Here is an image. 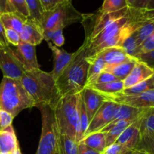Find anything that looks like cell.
Wrapping results in <instances>:
<instances>
[{"label": "cell", "mask_w": 154, "mask_h": 154, "mask_svg": "<svg viewBox=\"0 0 154 154\" xmlns=\"http://www.w3.org/2000/svg\"><path fill=\"white\" fill-rule=\"evenodd\" d=\"M0 11L2 13L11 12L7 0H0Z\"/></svg>", "instance_id": "cell-47"}, {"label": "cell", "mask_w": 154, "mask_h": 154, "mask_svg": "<svg viewBox=\"0 0 154 154\" xmlns=\"http://www.w3.org/2000/svg\"><path fill=\"white\" fill-rule=\"evenodd\" d=\"M47 42L54 55V69L51 73L54 79L57 80L72 60L75 53H69L62 48L56 47L55 45H53L52 42Z\"/></svg>", "instance_id": "cell-15"}, {"label": "cell", "mask_w": 154, "mask_h": 154, "mask_svg": "<svg viewBox=\"0 0 154 154\" xmlns=\"http://www.w3.org/2000/svg\"><path fill=\"white\" fill-rule=\"evenodd\" d=\"M81 94L87 111L89 122H90L95 114L106 100L102 93L89 87H84Z\"/></svg>", "instance_id": "cell-13"}, {"label": "cell", "mask_w": 154, "mask_h": 154, "mask_svg": "<svg viewBox=\"0 0 154 154\" xmlns=\"http://www.w3.org/2000/svg\"><path fill=\"white\" fill-rule=\"evenodd\" d=\"M117 80L118 79H117L116 77H114L112 74L103 71V72H101V73L96 77V78L94 80V81H93L92 84H106V83L113 82V81H117Z\"/></svg>", "instance_id": "cell-37"}, {"label": "cell", "mask_w": 154, "mask_h": 154, "mask_svg": "<svg viewBox=\"0 0 154 154\" xmlns=\"http://www.w3.org/2000/svg\"><path fill=\"white\" fill-rule=\"evenodd\" d=\"M154 75V69L143 62L138 60L132 72L123 81L124 89L129 88L146 81Z\"/></svg>", "instance_id": "cell-16"}, {"label": "cell", "mask_w": 154, "mask_h": 154, "mask_svg": "<svg viewBox=\"0 0 154 154\" xmlns=\"http://www.w3.org/2000/svg\"><path fill=\"white\" fill-rule=\"evenodd\" d=\"M37 108L42 114V135L35 154H55L59 147V133L54 108L46 105Z\"/></svg>", "instance_id": "cell-6"}, {"label": "cell", "mask_w": 154, "mask_h": 154, "mask_svg": "<svg viewBox=\"0 0 154 154\" xmlns=\"http://www.w3.org/2000/svg\"><path fill=\"white\" fill-rule=\"evenodd\" d=\"M146 110L147 109H142V108H135V107L129 106V105L119 104V108L113 121L121 120H133L134 121V120H137L138 117H141L145 112Z\"/></svg>", "instance_id": "cell-24"}, {"label": "cell", "mask_w": 154, "mask_h": 154, "mask_svg": "<svg viewBox=\"0 0 154 154\" xmlns=\"http://www.w3.org/2000/svg\"><path fill=\"white\" fill-rule=\"evenodd\" d=\"M144 114L131 123L117 138L116 143L121 145L126 151L131 152L136 149L140 138V128Z\"/></svg>", "instance_id": "cell-12"}, {"label": "cell", "mask_w": 154, "mask_h": 154, "mask_svg": "<svg viewBox=\"0 0 154 154\" xmlns=\"http://www.w3.org/2000/svg\"><path fill=\"white\" fill-rule=\"evenodd\" d=\"M96 54H99L103 59L106 66L120 64L136 59L128 55L122 47H110Z\"/></svg>", "instance_id": "cell-17"}, {"label": "cell", "mask_w": 154, "mask_h": 154, "mask_svg": "<svg viewBox=\"0 0 154 154\" xmlns=\"http://www.w3.org/2000/svg\"><path fill=\"white\" fill-rule=\"evenodd\" d=\"M59 148L61 154H78V143L67 135L59 134Z\"/></svg>", "instance_id": "cell-27"}, {"label": "cell", "mask_w": 154, "mask_h": 154, "mask_svg": "<svg viewBox=\"0 0 154 154\" xmlns=\"http://www.w3.org/2000/svg\"><path fill=\"white\" fill-rule=\"evenodd\" d=\"M35 107L20 80L3 77L0 84V108L14 117L23 110Z\"/></svg>", "instance_id": "cell-3"}, {"label": "cell", "mask_w": 154, "mask_h": 154, "mask_svg": "<svg viewBox=\"0 0 154 154\" xmlns=\"http://www.w3.org/2000/svg\"><path fill=\"white\" fill-rule=\"evenodd\" d=\"M103 95L105 100L111 101L120 105H126L142 109L154 108V89L144 93L130 96L123 95Z\"/></svg>", "instance_id": "cell-9"}, {"label": "cell", "mask_w": 154, "mask_h": 154, "mask_svg": "<svg viewBox=\"0 0 154 154\" xmlns=\"http://www.w3.org/2000/svg\"><path fill=\"white\" fill-rule=\"evenodd\" d=\"M14 117L5 111L1 110L0 111V130L11 126Z\"/></svg>", "instance_id": "cell-38"}, {"label": "cell", "mask_w": 154, "mask_h": 154, "mask_svg": "<svg viewBox=\"0 0 154 154\" xmlns=\"http://www.w3.org/2000/svg\"><path fill=\"white\" fill-rule=\"evenodd\" d=\"M67 1H72V0H40V2L44 11H47L54 8L61 3Z\"/></svg>", "instance_id": "cell-41"}, {"label": "cell", "mask_w": 154, "mask_h": 154, "mask_svg": "<svg viewBox=\"0 0 154 154\" xmlns=\"http://www.w3.org/2000/svg\"><path fill=\"white\" fill-rule=\"evenodd\" d=\"M2 154H22V153H21L20 149L18 148L17 150H16L15 151H14L13 153H2Z\"/></svg>", "instance_id": "cell-51"}, {"label": "cell", "mask_w": 154, "mask_h": 154, "mask_svg": "<svg viewBox=\"0 0 154 154\" xmlns=\"http://www.w3.org/2000/svg\"><path fill=\"white\" fill-rule=\"evenodd\" d=\"M154 78L153 75L150 77V78L147 79L146 81H142L138 84L132 86V87L126 88L120 92V93L114 95H123V96H130V95H136L139 93H144V92L147 91V90H153L154 89V84H153Z\"/></svg>", "instance_id": "cell-26"}, {"label": "cell", "mask_w": 154, "mask_h": 154, "mask_svg": "<svg viewBox=\"0 0 154 154\" xmlns=\"http://www.w3.org/2000/svg\"><path fill=\"white\" fill-rule=\"evenodd\" d=\"M150 0H136L132 8L137 9H146Z\"/></svg>", "instance_id": "cell-46"}, {"label": "cell", "mask_w": 154, "mask_h": 154, "mask_svg": "<svg viewBox=\"0 0 154 154\" xmlns=\"http://www.w3.org/2000/svg\"><path fill=\"white\" fill-rule=\"evenodd\" d=\"M135 121V120H134ZM133 120H117V121H113L111 123L105 126L104 129L101 130V132H104L105 134V138H106V147L111 144L116 142L117 138H119L122 132L129 126L132 123H133Z\"/></svg>", "instance_id": "cell-19"}, {"label": "cell", "mask_w": 154, "mask_h": 154, "mask_svg": "<svg viewBox=\"0 0 154 154\" xmlns=\"http://www.w3.org/2000/svg\"><path fill=\"white\" fill-rule=\"evenodd\" d=\"M55 154H61V153H60V148L58 147V149H57V152H56Z\"/></svg>", "instance_id": "cell-52"}, {"label": "cell", "mask_w": 154, "mask_h": 154, "mask_svg": "<svg viewBox=\"0 0 154 154\" xmlns=\"http://www.w3.org/2000/svg\"><path fill=\"white\" fill-rule=\"evenodd\" d=\"M13 52L25 72L40 69L36 56L35 46L20 42L16 48L13 49Z\"/></svg>", "instance_id": "cell-11"}, {"label": "cell", "mask_w": 154, "mask_h": 154, "mask_svg": "<svg viewBox=\"0 0 154 154\" xmlns=\"http://www.w3.org/2000/svg\"><path fill=\"white\" fill-rule=\"evenodd\" d=\"M0 69L3 77L16 80H20L26 72L10 46L0 48Z\"/></svg>", "instance_id": "cell-10"}, {"label": "cell", "mask_w": 154, "mask_h": 154, "mask_svg": "<svg viewBox=\"0 0 154 154\" xmlns=\"http://www.w3.org/2000/svg\"><path fill=\"white\" fill-rule=\"evenodd\" d=\"M136 59L143 62V63H146L150 67L154 69V51L147 53V54H141V55L138 56Z\"/></svg>", "instance_id": "cell-42"}, {"label": "cell", "mask_w": 154, "mask_h": 154, "mask_svg": "<svg viewBox=\"0 0 154 154\" xmlns=\"http://www.w3.org/2000/svg\"><path fill=\"white\" fill-rule=\"evenodd\" d=\"M153 78H154V75H153ZM153 84H154V81H153Z\"/></svg>", "instance_id": "cell-54"}, {"label": "cell", "mask_w": 154, "mask_h": 154, "mask_svg": "<svg viewBox=\"0 0 154 154\" xmlns=\"http://www.w3.org/2000/svg\"><path fill=\"white\" fill-rule=\"evenodd\" d=\"M150 134L154 135V108L146 110L141 119L140 135Z\"/></svg>", "instance_id": "cell-28"}, {"label": "cell", "mask_w": 154, "mask_h": 154, "mask_svg": "<svg viewBox=\"0 0 154 154\" xmlns=\"http://www.w3.org/2000/svg\"><path fill=\"white\" fill-rule=\"evenodd\" d=\"M121 47L127 53L128 55L134 57V58H136L137 55H138V50L139 48V45L137 42V39L134 33L131 35L130 36H129L123 42Z\"/></svg>", "instance_id": "cell-33"}, {"label": "cell", "mask_w": 154, "mask_h": 154, "mask_svg": "<svg viewBox=\"0 0 154 154\" xmlns=\"http://www.w3.org/2000/svg\"><path fill=\"white\" fill-rule=\"evenodd\" d=\"M80 94L81 93L62 96L54 108L58 133L75 141L78 129Z\"/></svg>", "instance_id": "cell-4"}, {"label": "cell", "mask_w": 154, "mask_h": 154, "mask_svg": "<svg viewBox=\"0 0 154 154\" xmlns=\"http://www.w3.org/2000/svg\"><path fill=\"white\" fill-rule=\"evenodd\" d=\"M136 0H126V3H127V5L128 7H130L132 8L133 6L134 3L135 2Z\"/></svg>", "instance_id": "cell-50"}, {"label": "cell", "mask_w": 154, "mask_h": 154, "mask_svg": "<svg viewBox=\"0 0 154 154\" xmlns=\"http://www.w3.org/2000/svg\"><path fill=\"white\" fill-rule=\"evenodd\" d=\"M129 7H126L117 11L103 13L98 11L96 14H83L81 20L85 30V41L89 42L100 33L107 26L125 16L129 12Z\"/></svg>", "instance_id": "cell-7"}, {"label": "cell", "mask_w": 154, "mask_h": 154, "mask_svg": "<svg viewBox=\"0 0 154 154\" xmlns=\"http://www.w3.org/2000/svg\"><path fill=\"white\" fill-rule=\"evenodd\" d=\"M154 32V24L148 21H144L135 32V38L138 45H140L150 35Z\"/></svg>", "instance_id": "cell-29"}, {"label": "cell", "mask_w": 154, "mask_h": 154, "mask_svg": "<svg viewBox=\"0 0 154 154\" xmlns=\"http://www.w3.org/2000/svg\"><path fill=\"white\" fill-rule=\"evenodd\" d=\"M1 14H2V12H1V11H0V15H1Z\"/></svg>", "instance_id": "cell-53"}, {"label": "cell", "mask_w": 154, "mask_h": 154, "mask_svg": "<svg viewBox=\"0 0 154 154\" xmlns=\"http://www.w3.org/2000/svg\"><path fill=\"white\" fill-rule=\"evenodd\" d=\"M5 36L9 45L11 44V45L17 47L20 43L21 41L20 33L14 31V30L11 29H5Z\"/></svg>", "instance_id": "cell-39"}, {"label": "cell", "mask_w": 154, "mask_h": 154, "mask_svg": "<svg viewBox=\"0 0 154 154\" xmlns=\"http://www.w3.org/2000/svg\"><path fill=\"white\" fill-rule=\"evenodd\" d=\"M143 17L145 21H148L154 24V10L143 9Z\"/></svg>", "instance_id": "cell-45"}, {"label": "cell", "mask_w": 154, "mask_h": 154, "mask_svg": "<svg viewBox=\"0 0 154 154\" xmlns=\"http://www.w3.org/2000/svg\"><path fill=\"white\" fill-rule=\"evenodd\" d=\"M130 152H128L117 143H114V144H111V145L108 146L103 153L105 154H129Z\"/></svg>", "instance_id": "cell-40"}, {"label": "cell", "mask_w": 154, "mask_h": 154, "mask_svg": "<svg viewBox=\"0 0 154 154\" xmlns=\"http://www.w3.org/2000/svg\"><path fill=\"white\" fill-rule=\"evenodd\" d=\"M44 40L47 42H52L53 45L56 47H62L65 43L64 35L63 29H57L53 32H43Z\"/></svg>", "instance_id": "cell-34"}, {"label": "cell", "mask_w": 154, "mask_h": 154, "mask_svg": "<svg viewBox=\"0 0 154 154\" xmlns=\"http://www.w3.org/2000/svg\"><path fill=\"white\" fill-rule=\"evenodd\" d=\"M87 61L89 63L88 74H87V81L86 86L92 84L96 79V77L104 71L105 64L103 59L99 54H94L87 57Z\"/></svg>", "instance_id": "cell-21"}, {"label": "cell", "mask_w": 154, "mask_h": 154, "mask_svg": "<svg viewBox=\"0 0 154 154\" xmlns=\"http://www.w3.org/2000/svg\"><path fill=\"white\" fill-rule=\"evenodd\" d=\"M85 87H89L104 95H114L120 93L124 90L123 81H113L106 84H92L87 85Z\"/></svg>", "instance_id": "cell-25"}, {"label": "cell", "mask_w": 154, "mask_h": 154, "mask_svg": "<svg viewBox=\"0 0 154 154\" xmlns=\"http://www.w3.org/2000/svg\"><path fill=\"white\" fill-rule=\"evenodd\" d=\"M0 48H2V47H1V46H0Z\"/></svg>", "instance_id": "cell-57"}, {"label": "cell", "mask_w": 154, "mask_h": 154, "mask_svg": "<svg viewBox=\"0 0 154 154\" xmlns=\"http://www.w3.org/2000/svg\"><path fill=\"white\" fill-rule=\"evenodd\" d=\"M0 20L5 29H11L20 33L27 17L17 12H6L1 14Z\"/></svg>", "instance_id": "cell-20"}, {"label": "cell", "mask_w": 154, "mask_h": 154, "mask_svg": "<svg viewBox=\"0 0 154 154\" xmlns=\"http://www.w3.org/2000/svg\"><path fill=\"white\" fill-rule=\"evenodd\" d=\"M83 14L75 8L72 1L61 3L54 8L44 11L40 19L43 32L63 29L65 27L77 22H81Z\"/></svg>", "instance_id": "cell-5"}, {"label": "cell", "mask_w": 154, "mask_h": 154, "mask_svg": "<svg viewBox=\"0 0 154 154\" xmlns=\"http://www.w3.org/2000/svg\"><path fill=\"white\" fill-rule=\"evenodd\" d=\"M79 143H82L90 148L102 153L106 148L105 134L101 131L90 133L85 135Z\"/></svg>", "instance_id": "cell-22"}, {"label": "cell", "mask_w": 154, "mask_h": 154, "mask_svg": "<svg viewBox=\"0 0 154 154\" xmlns=\"http://www.w3.org/2000/svg\"><path fill=\"white\" fill-rule=\"evenodd\" d=\"M18 148L19 144L12 125L0 130V154L11 153Z\"/></svg>", "instance_id": "cell-18"}, {"label": "cell", "mask_w": 154, "mask_h": 154, "mask_svg": "<svg viewBox=\"0 0 154 154\" xmlns=\"http://www.w3.org/2000/svg\"><path fill=\"white\" fill-rule=\"evenodd\" d=\"M20 81L35 107L46 105L54 108L61 98L56 80L51 72H44L41 69L26 72L21 77Z\"/></svg>", "instance_id": "cell-1"}, {"label": "cell", "mask_w": 154, "mask_h": 154, "mask_svg": "<svg viewBox=\"0 0 154 154\" xmlns=\"http://www.w3.org/2000/svg\"><path fill=\"white\" fill-rule=\"evenodd\" d=\"M138 59H135L131 61L125 62L120 64L113 65V66H105L104 71L112 74L114 77L120 81H123L132 72Z\"/></svg>", "instance_id": "cell-23"}, {"label": "cell", "mask_w": 154, "mask_h": 154, "mask_svg": "<svg viewBox=\"0 0 154 154\" xmlns=\"http://www.w3.org/2000/svg\"><path fill=\"white\" fill-rule=\"evenodd\" d=\"M11 12H17L26 17H29V12L25 0H7Z\"/></svg>", "instance_id": "cell-35"}, {"label": "cell", "mask_w": 154, "mask_h": 154, "mask_svg": "<svg viewBox=\"0 0 154 154\" xmlns=\"http://www.w3.org/2000/svg\"><path fill=\"white\" fill-rule=\"evenodd\" d=\"M25 1L29 12V18L40 23L41 17L44 12L40 0H25Z\"/></svg>", "instance_id": "cell-30"}, {"label": "cell", "mask_w": 154, "mask_h": 154, "mask_svg": "<svg viewBox=\"0 0 154 154\" xmlns=\"http://www.w3.org/2000/svg\"><path fill=\"white\" fill-rule=\"evenodd\" d=\"M0 46L2 48L9 46V43L8 42L7 39H6L5 29L4 26L2 23L1 20H0Z\"/></svg>", "instance_id": "cell-43"}, {"label": "cell", "mask_w": 154, "mask_h": 154, "mask_svg": "<svg viewBox=\"0 0 154 154\" xmlns=\"http://www.w3.org/2000/svg\"><path fill=\"white\" fill-rule=\"evenodd\" d=\"M146 10H154V0H150L146 8Z\"/></svg>", "instance_id": "cell-49"}, {"label": "cell", "mask_w": 154, "mask_h": 154, "mask_svg": "<svg viewBox=\"0 0 154 154\" xmlns=\"http://www.w3.org/2000/svg\"><path fill=\"white\" fill-rule=\"evenodd\" d=\"M20 41L29 45H38L44 40L43 30L40 23L27 18L20 33Z\"/></svg>", "instance_id": "cell-14"}, {"label": "cell", "mask_w": 154, "mask_h": 154, "mask_svg": "<svg viewBox=\"0 0 154 154\" xmlns=\"http://www.w3.org/2000/svg\"><path fill=\"white\" fill-rule=\"evenodd\" d=\"M118 108L119 104L111 101H105L90 120L84 136L90 133L99 132L111 123L114 120Z\"/></svg>", "instance_id": "cell-8"}, {"label": "cell", "mask_w": 154, "mask_h": 154, "mask_svg": "<svg viewBox=\"0 0 154 154\" xmlns=\"http://www.w3.org/2000/svg\"><path fill=\"white\" fill-rule=\"evenodd\" d=\"M127 6L126 0H104L99 11L103 13H110L121 10Z\"/></svg>", "instance_id": "cell-31"}, {"label": "cell", "mask_w": 154, "mask_h": 154, "mask_svg": "<svg viewBox=\"0 0 154 154\" xmlns=\"http://www.w3.org/2000/svg\"><path fill=\"white\" fill-rule=\"evenodd\" d=\"M78 154H101V153L90 148L82 143H78Z\"/></svg>", "instance_id": "cell-44"}, {"label": "cell", "mask_w": 154, "mask_h": 154, "mask_svg": "<svg viewBox=\"0 0 154 154\" xmlns=\"http://www.w3.org/2000/svg\"><path fill=\"white\" fill-rule=\"evenodd\" d=\"M129 154H149L147 152L144 151L143 150H140V149H135L132 151H131Z\"/></svg>", "instance_id": "cell-48"}, {"label": "cell", "mask_w": 154, "mask_h": 154, "mask_svg": "<svg viewBox=\"0 0 154 154\" xmlns=\"http://www.w3.org/2000/svg\"><path fill=\"white\" fill-rule=\"evenodd\" d=\"M101 154H105V153H101Z\"/></svg>", "instance_id": "cell-56"}, {"label": "cell", "mask_w": 154, "mask_h": 154, "mask_svg": "<svg viewBox=\"0 0 154 154\" xmlns=\"http://www.w3.org/2000/svg\"><path fill=\"white\" fill-rule=\"evenodd\" d=\"M87 56V48L83 44L75 52L72 60L56 80L61 97L66 95L78 94L85 87L89 69Z\"/></svg>", "instance_id": "cell-2"}, {"label": "cell", "mask_w": 154, "mask_h": 154, "mask_svg": "<svg viewBox=\"0 0 154 154\" xmlns=\"http://www.w3.org/2000/svg\"><path fill=\"white\" fill-rule=\"evenodd\" d=\"M136 149L144 150L149 154H154V135L150 134L140 135Z\"/></svg>", "instance_id": "cell-32"}, {"label": "cell", "mask_w": 154, "mask_h": 154, "mask_svg": "<svg viewBox=\"0 0 154 154\" xmlns=\"http://www.w3.org/2000/svg\"><path fill=\"white\" fill-rule=\"evenodd\" d=\"M0 111H1V108H0Z\"/></svg>", "instance_id": "cell-55"}, {"label": "cell", "mask_w": 154, "mask_h": 154, "mask_svg": "<svg viewBox=\"0 0 154 154\" xmlns=\"http://www.w3.org/2000/svg\"><path fill=\"white\" fill-rule=\"evenodd\" d=\"M153 51H154V32L140 45L138 50L137 57L141 55V54L151 52Z\"/></svg>", "instance_id": "cell-36"}]
</instances>
